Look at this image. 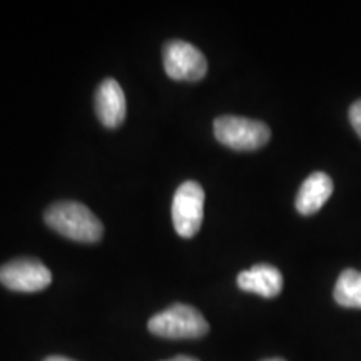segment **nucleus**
<instances>
[{
	"label": "nucleus",
	"mask_w": 361,
	"mask_h": 361,
	"mask_svg": "<svg viewBox=\"0 0 361 361\" xmlns=\"http://www.w3.org/2000/svg\"><path fill=\"white\" fill-rule=\"evenodd\" d=\"M0 283L12 291L35 293L52 283V273L42 261L19 258L0 268Z\"/></svg>",
	"instance_id": "5"
},
{
	"label": "nucleus",
	"mask_w": 361,
	"mask_h": 361,
	"mask_svg": "<svg viewBox=\"0 0 361 361\" xmlns=\"http://www.w3.org/2000/svg\"><path fill=\"white\" fill-rule=\"evenodd\" d=\"M333 194V180L324 173H313L305 179L296 196V209L300 214L318 213Z\"/></svg>",
	"instance_id": "9"
},
{
	"label": "nucleus",
	"mask_w": 361,
	"mask_h": 361,
	"mask_svg": "<svg viewBox=\"0 0 361 361\" xmlns=\"http://www.w3.org/2000/svg\"><path fill=\"white\" fill-rule=\"evenodd\" d=\"M96 112L107 129H116L126 119V96L116 79H106L97 87Z\"/></svg>",
	"instance_id": "7"
},
{
	"label": "nucleus",
	"mask_w": 361,
	"mask_h": 361,
	"mask_svg": "<svg viewBox=\"0 0 361 361\" xmlns=\"http://www.w3.org/2000/svg\"><path fill=\"white\" fill-rule=\"evenodd\" d=\"M238 286L263 298H276L283 290V274L271 264H255L238 274Z\"/></svg>",
	"instance_id": "8"
},
{
	"label": "nucleus",
	"mask_w": 361,
	"mask_h": 361,
	"mask_svg": "<svg viewBox=\"0 0 361 361\" xmlns=\"http://www.w3.org/2000/svg\"><path fill=\"white\" fill-rule=\"evenodd\" d=\"M166 74L174 80H200L207 72V61L200 49L184 40H171L164 47Z\"/></svg>",
	"instance_id": "6"
},
{
	"label": "nucleus",
	"mask_w": 361,
	"mask_h": 361,
	"mask_svg": "<svg viewBox=\"0 0 361 361\" xmlns=\"http://www.w3.org/2000/svg\"><path fill=\"white\" fill-rule=\"evenodd\" d=\"M335 301L343 308L361 310V271L345 269L333 290Z\"/></svg>",
	"instance_id": "10"
},
{
	"label": "nucleus",
	"mask_w": 361,
	"mask_h": 361,
	"mask_svg": "<svg viewBox=\"0 0 361 361\" xmlns=\"http://www.w3.org/2000/svg\"><path fill=\"white\" fill-rule=\"evenodd\" d=\"M214 135L223 146L234 151H256L268 144L271 130L261 121L239 116H221L214 121Z\"/></svg>",
	"instance_id": "3"
},
{
	"label": "nucleus",
	"mask_w": 361,
	"mask_h": 361,
	"mask_svg": "<svg viewBox=\"0 0 361 361\" xmlns=\"http://www.w3.org/2000/svg\"><path fill=\"white\" fill-rule=\"evenodd\" d=\"M350 123L356 130V134L361 137V99L350 107Z\"/></svg>",
	"instance_id": "11"
},
{
	"label": "nucleus",
	"mask_w": 361,
	"mask_h": 361,
	"mask_svg": "<svg viewBox=\"0 0 361 361\" xmlns=\"http://www.w3.org/2000/svg\"><path fill=\"white\" fill-rule=\"evenodd\" d=\"M173 224L180 238H192L204 218V189L196 180H186L178 188L173 200Z\"/></svg>",
	"instance_id": "4"
},
{
	"label": "nucleus",
	"mask_w": 361,
	"mask_h": 361,
	"mask_svg": "<svg viewBox=\"0 0 361 361\" xmlns=\"http://www.w3.org/2000/svg\"><path fill=\"white\" fill-rule=\"evenodd\" d=\"M264 361H284L281 358H269V360H264Z\"/></svg>",
	"instance_id": "14"
},
{
	"label": "nucleus",
	"mask_w": 361,
	"mask_h": 361,
	"mask_svg": "<svg viewBox=\"0 0 361 361\" xmlns=\"http://www.w3.org/2000/svg\"><path fill=\"white\" fill-rule=\"evenodd\" d=\"M45 223L62 236L79 243H97L104 226L87 206L75 201L54 202L44 214Z\"/></svg>",
	"instance_id": "1"
},
{
	"label": "nucleus",
	"mask_w": 361,
	"mask_h": 361,
	"mask_svg": "<svg viewBox=\"0 0 361 361\" xmlns=\"http://www.w3.org/2000/svg\"><path fill=\"white\" fill-rule=\"evenodd\" d=\"M166 361H200V360L191 358V356H186V355H179V356H174L173 360H166Z\"/></svg>",
	"instance_id": "12"
},
{
	"label": "nucleus",
	"mask_w": 361,
	"mask_h": 361,
	"mask_svg": "<svg viewBox=\"0 0 361 361\" xmlns=\"http://www.w3.org/2000/svg\"><path fill=\"white\" fill-rule=\"evenodd\" d=\"M147 328L152 335L159 338L192 340V338L204 336L209 331V323L194 306L176 303L171 308L152 316Z\"/></svg>",
	"instance_id": "2"
},
{
	"label": "nucleus",
	"mask_w": 361,
	"mask_h": 361,
	"mask_svg": "<svg viewBox=\"0 0 361 361\" xmlns=\"http://www.w3.org/2000/svg\"><path fill=\"white\" fill-rule=\"evenodd\" d=\"M44 361H74V360L66 358V356H57V355H54V356H49V358H45Z\"/></svg>",
	"instance_id": "13"
}]
</instances>
